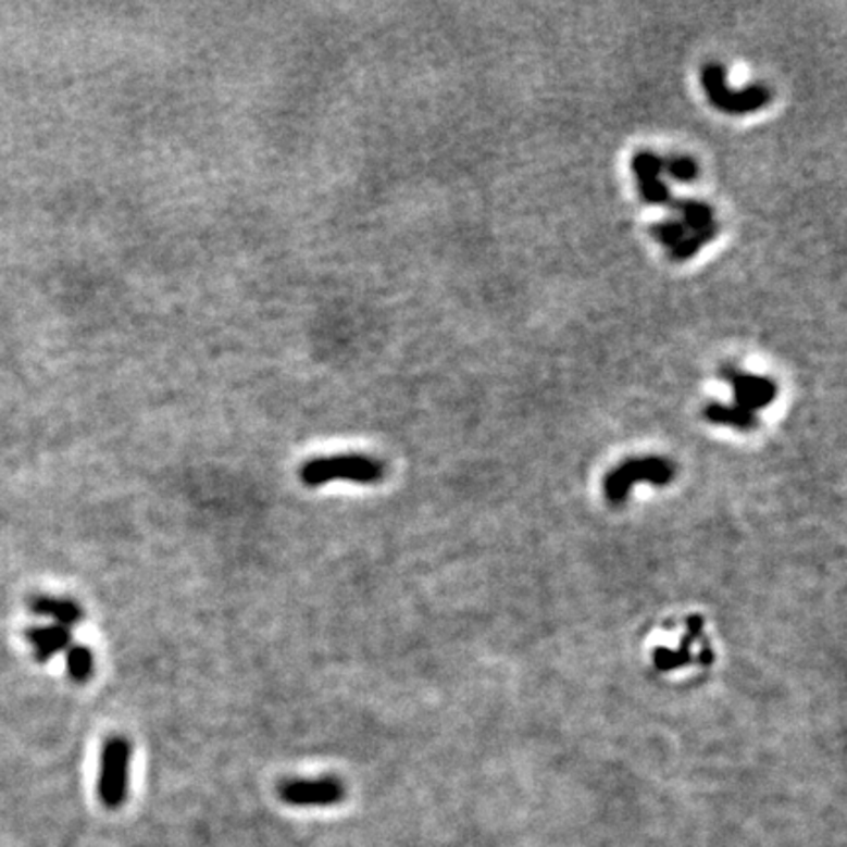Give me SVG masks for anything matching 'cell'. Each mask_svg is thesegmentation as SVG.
Instances as JSON below:
<instances>
[{"label": "cell", "instance_id": "1", "mask_svg": "<svg viewBox=\"0 0 847 847\" xmlns=\"http://www.w3.org/2000/svg\"><path fill=\"white\" fill-rule=\"evenodd\" d=\"M299 477L302 485L312 489L336 481L375 485L385 478V465L379 459L365 453H338L328 458L310 459L300 468Z\"/></svg>", "mask_w": 847, "mask_h": 847}, {"label": "cell", "instance_id": "2", "mask_svg": "<svg viewBox=\"0 0 847 847\" xmlns=\"http://www.w3.org/2000/svg\"><path fill=\"white\" fill-rule=\"evenodd\" d=\"M132 744L124 736L104 742L100 756L99 798L109 810H119L130 787Z\"/></svg>", "mask_w": 847, "mask_h": 847}, {"label": "cell", "instance_id": "3", "mask_svg": "<svg viewBox=\"0 0 847 847\" xmlns=\"http://www.w3.org/2000/svg\"><path fill=\"white\" fill-rule=\"evenodd\" d=\"M728 73L720 63H708L700 71V85L707 92L708 100L718 110L726 114H749L763 109L771 100V95L765 87L753 85L746 89H730Z\"/></svg>", "mask_w": 847, "mask_h": 847}, {"label": "cell", "instance_id": "4", "mask_svg": "<svg viewBox=\"0 0 847 847\" xmlns=\"http://www.w3.org/2000/svg\"><path fill=\"white\" fill-rule=\"evenodd\" d=\"M673 478V468L671 463L661 458L630 459L622 463L620 468L609 473L605 478V493L607 499L614 505L624 502L628 497L632 485L636 481H646L653 485H665Z\"/></svg>", "mask_w": 847, "mask_h": 847}, {"label": "cell", "instance_id": "5", "mask_svg": "<svg viewBox=\"0 0 847 847\" xmlns=\"http://www.w3.org/2000/svg\"><path fill=\"white\" fill-rule=\"evenodd\" d=\"M277 795L289 807H334L346 797V785L338 777L287 779L281 783Z\"/></svg>", "mask_w": 847, "mask_h": 847}, {"label": "cell", "instance_id": "6", "mask_svg": "<svg viewBox=\"0 0 847 847\" xmlns=\"http://www.w3.org/2000/svg\"><path fill=\"white\" fill-rule=\"evenodd\" d=\"M720 377L734 389V407L756 414L777 399L775 381L739 370L736 365H722Z\"/></svg>", "mask_w": 847, "mask_h": 847}, {"label": "cell", "instance_id": "7", "mask_svg": "<svg viewBox=\"0 0 847 847\" xmlns=\"http://www.w3.org/2000/svg\"><path fill=\"white\" fill-rule=\"evenodd\" d=\"M661 158H658L653 151H638L632 160V171L636 177L639 197L646 200L648 204L656 207H668L673 195L669 190L665 180H663V167H661Z\"/></svg>", "mask_w": 847, "mask_h": 847}, {"label": "cell", "instance_id": "8", "mask_svg": "<svg viewBox=\"0 0 847 847\" xmlns=\"http://www.w3.org/2000/svg\"><path fill=\"white\" fill-rule=\"evenodd\" d=\"M26 639L30 644L34 658L40 663H48L55 656L73 646V636L71 630L58 626V624H48V626H32L26 630Z\"/></svg>", "mask_w": 847, "mask_h": 847}, {"label": "cell", "instance_id": "9", "mask_svg": "<svg viewBox=\"0 0 847 847\" xmlns=\"http://www.w3.org/2000/svg\"><path fill=\"white\" fill-rule=\"evenodd\" d=\"M28 607H30L34 614L43 616V619H50L53 624L67 630L79 626L83 619H85V612L80 609V605H77L71 598L34 595L30 598V602H28Z\"/></svg>", "mask_w": 847, "mask_h": 847}, {"label": "cell", "instance_id": "10", "mask_svg": "<svg viewBox=\"0 0 847 847\" xmlns=\"http://www.w3.org/2000/svg\"><path fill=\"white\" fill-rule=\"evenodd\" d=\"M705 419L720 424V426H732V428L738 429L756 428V424H758L756 414H749L746 410L738 409L734 404H718V402L708 404L705 409Z\"/></svg>", "mask_w": 847, "mask_h": 847}, {"label": "cell", "instance_id": "11", "mask_svg": "<svg viewBox=\"0 0 847 847\" xmlns=\"http://www.w3.org/2000/svg\"><path fill=\"white\" fill-rule=\"evenodd\" d=\"M65 669L73 683H87L95 673V656L87 646H71L65 656Z\"/></svg>", "mask_w": 847, "mask_h": 847}, {"label": "cell", "instance_id": "12", "mask_svg": "<svg viewBox=\"0 0 847 847\" xmlns=\"http://www.w3.org/2000/svg\"><path fill=\"white\" fill-rule=\"evenodd\" d=\"M661 167H663V173H668L671 179L678 180V183H690L698 177V163L687 155H677V158L661 161Z\"/></svg>", "mask_w": 847, "mask_h": 847}]
</instances>
